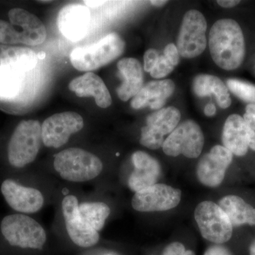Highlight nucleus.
<instances>
[{
  "label": "nucleus",
  "mask_w": 255,
  "mask_h": 255,
  "mask_svg": "<svg viewBox=\"0 0 255 255\" xmlns=\"http://www.w3.org/2000/svg\"><path fill=\"white\" fill-rule=\"evenodd\" d=\"M193 90L200 97L214 94L219 107L222 109L228 108L232 103L227 86L221 79L214 75H198L193 82Z\"/></svg>",
  "instance_id": "obj_24"
},
{
  "label": "nucleus",
  "mask_w": 255,
  "mask_h": 255,
  "mask_svg": "<svg viewBox=\"0 0 255 255\" xmlns=\"http://www.w3.org/2000/svg\"><path fill=\"white\" fill-rule=\"evenodd\" d=\"M37 55L31 48L0 44V70L23 73L36 66Z\"/></svg>",
  "instance_id": "obj_22"
},
{
  "label": "nucleus",
  "mask_w": 255,
  "mask_h": 255,
  "mask_svg": "<svg viewBox=\"0 0 255 255\" xmlns=\"http://www.w3.org/2000/svg\"><path fill=\"white\" fill-rule=\"evenodd\" d=\"M184 255H196L195 253H194V252L191 251H187L185 252V253H184Z\"/></svg>",
  "instance_id": "obj_40"
},
{
  "label": "nucleus",
  "mask_w": 255,
  "mask_h": 255,
  "mask_svg": "<svg viewBox=\"0 0 255 255\" xmlns=\"http://www.w3.org/2000/svg\"><path fill=\"white\" fill-rule=\"evenodd\" d=\"M10 23L0 19V43L38 46L46 40L44 24L36 15L21 8L9 10Z\"/></svg>",
  "instance_id": "obj_2"
},
{
  "label": "nucleus",
  "mask_w": 255,
  "mask_h": 255,
  "mask_svg": "<svg viewBox=\"0 0 255 255\" xmlns=\"http://www.w3.org/2000/svg\"><path fill=\"white\" fill-rule=\"evenodd\" d=\"M79 206L78 199L73 195L65 196L62 201L67 231L75 245L81 248H90L98 243L100 235L81 219Z\"/></svg>",
  "instance_id": "obj_13"
},
{
  "label": "nucleus",
  "mask_w": 255,
  "mask_h": 255,
  "mask_svg": "<svg viewBox=\"0 0 255 255\" xmlns=\"http://www.w3.org/2000/svg\"><path fill=\"white\" fill-rule=\"evenodd\" d=\"M219 206L227 215L233 227L255 226V208L240 196H225L219 201Z\"/></svg>",
  "instance_id": "obj_23"
},
{
  "label": "nucleus",
  "mask_w": 255,
  "mask_h": 255,
  "mask_svg": "<svg viewBox=\"0 0 255 255\" xmlns=\"http://www.w3.org/2000/svg\"><path fill=\"white\" fill-rule=\"evenodd\" d=\"M204 255H232V254L225 247L215 246L209 248Z\"/></svg>",
  "instance_id": "obj_33"
},
{
  "label": "nucleus",
  "mask_w": 255,
  "mask_h": 255,
  "mask_svg": "<svg viewBox=\"0 0 255 255\" xmlns=\"http://www.w3.org/2000/svg\"><path fill=\"white\" fill-rule=\"evenodd\" d=\"M194 217L201 236L207 241L222 244L232 237L233 227L227 215L212 201H203L196 206Z\"/></svg>",
  "instance_id": "obj_7"
},
{
  "label": "nucleus",
  "mask_w": 255,
  "mask_h": 255,
  "mask_svg": "<svg viewBox=\"0 0 255 255\" xmlns=\"http://www.w3.org/2000/svg\"><path fill=\"white\" fill-rule=\"evenodd\" d=\"M42 140L41 126L36 120L22 121L15 128L9 145L7 155L9 164L22 168L35 160Z\"/></svg>",
  "instance_id": "obj_5"
},
{
  "label": "nucleus",
  "mask_w": 255,
  "mask_h": 255,
  "mask_svg": "<svg viewBox=\"0 0 255 255\" xmlns=\"http://www.w3.org/2000/svg\"><path fill=\"white\" fill-rule=\"evenodd\" d=\"M246 123L255 131V105L250 104L247 106L246 113L243 117Z\"/></svg>",
  "instance_id": "obj_32"
},
{
  "label": "nucleus",
  "mask_w": 255,
  "mask_h": 255,
  "mask_svg": "<svg viewBox=\"0 0 255 255\" xmlns=\"http://www.w3.org/2000/svg\"><path fill=\"white\" fill-rule=\"evenodd\" d=\"M207 23L204 15L195 9L189 10L183 18L178 36L177 48L186 58L200 55L206 49Z\"/></svg>",
  "instance_id": "obj_9"
},
{
  "label": "nucleus",
  "mask_w": 255,
  "mask_h": 255,
  "mask_svg": "<svg viewBox=\"0 0 255 255\" xmlns=\"http://www.w3.org/2000/svg\"><path fill=\"white\" fill-rule=\"evenodd\" d=\"M249 252L250 255H255V240L250 246Z\"/></svg>",
  "instance_id": "obj_39"
},
{
  "label": "nucleus",
  "mask_w": 255,
  "mask_h": 255,
  "mask_svg": "<svg viewBox=\"0 0 255 255\" xmlns=\"http://www.w3.org/2000/svg\"><path fill=\"white\" fill-rule=\"evenodd\" d=\"M233 159L232 152L224 146H214L199 160L196 169L198 179L206 187H218L223 182Z\"/></svg>",
  "instance_id": "obj_14"
},
{
  "label": "nucleus",
  "mask_w": 255,
  "mask_h": 255,
  "mask_svg": "<svg viewBox=\"0 0 255 255\" xmlns=\"http://www.w3.org/2000/svg\"><path fill=\"white\" fill-rule=\"evenodd\" d=\"M125 46L122 37L111 33L95 43L75 48L70 54V62L77 70L89 73L117 59L124 53Z\"/></svg>",
  "instance_id": "obj_3"
},
{
  "label": "nucleus",
  "mask_w": 255,
  "mask_h": 255,
  "mask_svg": "<svg viewBox=\"0 0 255 255\" xmlns=\"http://www.w3.org/2000/svg\"><path fill=\"white\" fill-rule=\"evenodd\" d=\"M132 160L135 169L129 177L130 189L137 192L155 184L161 174L159 162L142 151L134 152Z\"/></svg>",
  "instance_id": "obj_17"
},
{
  "label": "nucleus",
  "mask_w": 255,
  "mask_h": 255,
  "mask_svg": "<svg viewBox=\"0 0 255 255\" xmlns=\"http://www.w3.org/2000/svg\"><path fill=\"white\" fill-rule=\"evenodd\" d=\"M90 11L87 6L70 4L60 9L57 26L64 37L71 41H78L86 36L90 28Z\"/></svg>",
  "instance_id": "obj_16"
},
{
  "label": "nucleus",
  "mask_w": 255,
  "mask_h": 255,
  "mask_svg": "<svg viewBox=\"0 0 255 255\" xmlns=\"http://www.w3.org/2000/svg\"><path fill=\"white\" fill-rule=\"evenodd\" d=\"M54 167L60 177L73 182H84L98 177L103 164L97 156L78 147H71L55 156Z\"/></svg>",
  "instance_id": "obj_4"
},
{
  "label": "nucleus",
  "mask_w": 255,
  "mask_h": 255,
  "mask_svg": "<svg viewBox=\"0 0 255 255\" xmlns=\"http://www.w3.org/2000/svg\"><path fill=\"white\" fill-rule=\"evenodd\" d=\"M79 212L81 219L98 232L105 226L111 210L103 202L84 203L79 206Z\"/></svg>",
  "instance_id": "obj_25"
},
{
  "label": "nucleus",
  "mask_w": 255,
  "mask_h": 255,
  "mask_svg": "<svg viewBox=\"0 0 255 255\" xmlns=\"http://www.w3.org/2000/svg\"><path fill=\"white\" fill-rule=\"evenodd\" d=\"M150 4L153 5V6H157V7H161V6H164L167 4L168 1H164V0H152L150 1Z\"/></svg>",
  "instance_id": "obj_37"
},
{
  "label": "nucleus",
  "mask_w": 255,
  "mask_h": 255,
  "mask_svg": "<svg viewBox=\"0 0 255 255\" xmlns=\"http://www.w3.org/2000/svg\"><path fill=\"white\" fill-rule=\"evenodd\" d=\"M182 192L164 184H155L135 192L132 208L140 212L164 211L174 209L180 203Z\"/></svg>",
  "instance_id": "obj_12"
},
{
  "label": "nucleus",
  "mask_w": 255,
  "mask_h": 255,
  "mask_svg": "<svg viewBox=\"0 0 255 255\" xmlns=\"http://www.w3.org/2000/svg\"><path fill=\"white\" fill-rule=\"evenodd\" d=\"M222 141L233 155L243 157L248 153V125L243 117L232 114L228 117L223 127Z\"/></svg>",
  "instance_id": "obj_20"
},
{
  "label": "nucleus",
  "mask_w": 255,
  "mask_h": 255,
  "mask_svg": "<svg viewBox=\"0 0 255 255\" xmlns=\"http://www.w3.org/2000/svg\"><path fill=\"white\" fill-rule=\"evenodd\" d=\"M209 48L220 68L228 71L239 68L246 57V41L239 23L231 18L216 21L210 31Z\"/></svg>",
  "instance_id": "obj_1"
},
{
  "label": "nucleus",
  "mask_w": 255,
  "mask_h": 255,
  "mask_svg": "<svg viewBox=\"0 0 255 255\" xmlns=\"http://www.w3.org/2000/svg\"><path fill=\"white\" fill-rule=\"evenodd\" d=\"M216 112V108L214 104H209L204 109V113L207 117H213Z\"/></svg>",
  "instance_id": "obj_36"
},
{
  "label": "nucleus",
  "mask_w": 255,
  "mask_h": 255,
  "mask_svg": "<svg viewBox=\"0 0 255 255\" xmlns=\"http://www.w3.org/2000/svg\"><path fill=\"white\" fill-rule=\"evenodd\" d=\"M175 66L164 55H159L155 68L150 72V75L154 78H162L173 71Z\"/></svg>",
  "instance_id": "obj_28"
},
{
  "label": "nucleus",
  "mask_w": 255,
  "mask_h": 255,
  "mask_svg": "<svg viewBox=\"0 0 255 255\" xmlns=\"http://www.w3.org/2000/svg\"><path fill=\"white\" fill-rule=\"evenodd\" d=\"M85 4L87 5L88 6H92V7H94V6H98V5L102 4V3H104V1H85Z\"/></svg>",
  "instance_id": "obj_38"
},
{
  "label": "nucleus",
  "mask_w": 255,
  "mask_h": 255,
  "mask_svg": "<svg viewBox=\"0 0 255 255\" xmlns=\"http://www.w3.org/2000/svg\"><path fill=\"white\" fill-rule=\"evenodd\" d=\"M159 53L155 49H149L144 55V69L147 73H150L155 68L159 58Z\"/></svg>",
  "instance_id": "obj_29"
},
{
  "label": "nucleus",
  "mask_w": 255,
  "mask_h": 255,
  "mask_svg": "<svg viewBox=\"0 0 255 255\" xmlns=\"http://www.w3.org/2000/svg\"><path fill=\"white\" fill-rule=\"evenodd\" d=\"M1 232L10 246L23 249H41L46 241L43 228L24 214L5 216L1 222Z\"/></svg>",
  "instance_id": "obj_6"
},
{
  "label": "nucleus",
  "mask_w": 255,
  "mask_h": 255,
  "mask_svg": "<svg viewBox=\"0 0 255 255\" xmlns=\"http://www.w3.org/2000/svg\"><path fill=\"white\" fill-rule=\"evenodd\" d=\"M217 3L223 8H233L239 4L241 1H239V0H226V1L219 0V1H217Z\"/></svg>",
  "instance_id": "obj_35"
},
{
  "label": "nucleus",
  "mask_w": 255,
  "mask_h": 255,
  "mask_svg": "<svg viewBox=\"0 0 255 255\" xmlns=\"http://www.w3.org/2000/svg\"><path fill=\"white\" fill-rule=\"evenodd\" d=\"M22 86V73L11 70H0V98H12Z\"/></svg>",
  "instance_id": "obj_26"
},
{
  "label": "nucleus",
  "mask_w": 255,
  "mask_h": 255,
  "mask_svg": "<svg viewBox=\"0 0 255 255\" xmlns=\"http://www.w3.org/2000/svg\"><path fill=\"white\" fill-rule=\"evenodd\" d=\"M180 119V112L173 107L150 114L146 119L147 125L141 129L140 144L151 150L162 147L165 140L164 137L173 131Z\"/></svg>",
  "instance_id": "obj_11"
},
{
  "label": "nucleus",
  "mask_w": 255,
  "mask_h": 255,
  "mask_svg": "<svg viewBox=\"0 0 255 255\" xmlns=\"http://www.w3.org/2000/svg\"><path fill=\"white\" fill-rule=\"evenodd\" d=\"M68 88L79 97H93L100 108H108L112 105V97L105 82L92 72L73 79Z\"/></svg>",
  "instance_id": "obj_18"
},
{
  "label": "nucleus",
  "mask_w": 255,
  "mask_h": 255,
  "mask_svg": "<svg viewBox=\"0 0 255 255\" xmlns=\"http://www.w3.org/2000/svg\"><path fill=\"white\" fill-rule=\"evenodd\" d=\"M163 55L167 59L170 60L174 66H177L180 60V55L175 45L173 43H169L164 48Z\"/></svg>",
  "instance_id": "obj_30"
},
{
  "label": "nucleus",
  "mask_w": 255,
  "mask_h": 255,
  "mask_svg": "<svg viewBox=\"0 0 255 255\" xmlns=\"http://www.w3.org/2000/svg\"><path fill=\"white\" fill-rule=\"evenodd\" d=\"M117 68L124 80L117 89V95L121 100L127 102L132 97L133 98L142 89L143 85L142 66L137 59L127 58L119 62Z\"/></svg>",
  "instance_id": "obj_21"
},
{
  "label": "nucleus",
  "mask_w": 255,
  "mask_h": 255,
  "mask_svg": "<svg viewBox=\"0 0 255 255\" xmlns=\"http://www.w3.org/2000/svg\"><path fill=\"white\" fill-rule=\"evenodd\" d=\"M248 125V124H247ZM248 140L250 148L255 151V131L248 125Z\"/></svg>",
  "instance_id": "obj_34"
},
{
  "label": "nucleus",
  "mask_w": 255,
  "mask_h": 255,
  "mask_svg": "<svg viewBox=\"0 0 255 255\" xmlns=\"http://www.w3.org/2000/svg\"><path fill=\"white\" fill-rule=\"evenodd\" d=\"M83 127V119L78 113L55 114L42 124V140L46 147L59 148L68 142L71 135L80 131Z\"/></svg>",
  "instance_id": "obj_10"
},
{
  "label": "nucleus",
  "mask_w": 255,
  "mask_h": 255,
  "mask_svg": "<svg viewBox=\"0 0 255 255\" xmlns=\"http://www.w3.org/2000/svg\"><path fill=\"white\" fill-rule=\"evenodd\" d=\"M227 87L233 95L246 102L255 105V86L237 79H229Z\"/></svg>",
  "instance_id": "obj_27"
},
{
  "label": "nucleus",
  "mask_w": 255,
  "mask_h": 255,
  "mask_svg": "<svg viewBox=\"0 0 255 255\" xmlns=\"http://www.w3.org/2000/svg\"><path fill=\"white\" fill-rule=\"evenodd\" d=\"M204 137L200 127L194 121L182 122L169 134L162 145L167 155L177 157L182 154L188 158H196L204 147Z\"/></svg>",
  "instance_id": "obj_8"
},
{
  "label": "nucleus",
  "mask_w": 255,
  "mask_h": 255,
  "mask_svg": "<svg viewBox=\"0 0 255 255\" xmlns=\"http://www.w3.org/2000/svg\"><path fill=\"white\" fill-rule=\"evenodd\" d=\"M185 252V248L182 243L174 242L166 247L162 255H184Z\"/></svg>",
  "instance_id": "obj_31"
},
{
  "label": "nucleus",
  "mask_w": 255,
  "mask_h": 255,
  "mask_svg": "<svg viewBox=\"0 0 255 255\" xmlns=\"http://www.w3.org/2000/svg\"><path fill=\"white\" fill-rule=\"evenodd\" d=\"M1 191L8 205L22 214L38 212L44 204L41 191L34 188L23 187L11 179L2 182Z\"/></svg>",
  "instance_id": "obj_15"
},
{
  "label": "nucleus",
  "mask_w": 255,
  "mask_h": 255,
  "mask_svg": "<svg viewBox=\"0 0 255 255\" xmlns=\"http://www.w3.org/2000/svg\"><path fill=\"white\" fill-rule=\"evenodd\" d=\"M174 90L175 85L171 80L150 82L142 87L132 98L130 105L135 110H140L147 106L152 110H159L163 107Z\"/></svg>",
  "instance_id": "obj_19"
}]
</instances>
